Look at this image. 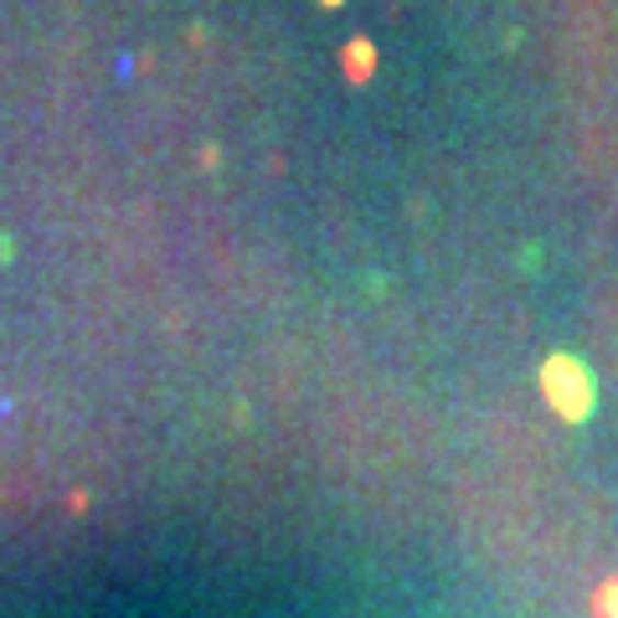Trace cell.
I'll return each instance as SVG.
<instances>
[{
  "label": "cell",
  "instance_id": "6da1fadb",
  "mask_svg": "<svg viewBox=\"0 0 618 618\" xmlns=\"http://www.w3.org/2000/svg\"><path fill=\"white\" fill-rule=\"evenodd\" d=\"M603 618H618V587H608V593H603Z\"/></svg>",
  "mask_w": 618,
  "mask_h": 618
}]
</instances>
